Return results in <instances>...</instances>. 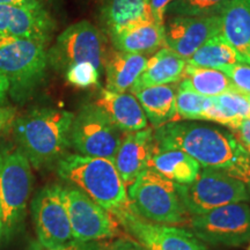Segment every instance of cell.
Listing matches in <instances>:
<instances>
[{
    "instance_id": "6da1fadb",
    "label": "cell",
    "mask_w": 250,
    "mask_h": 250,
    "mask_svg": "<svg viewBox=\"0 0 250 250\" xmlns=\"http://www.w3.org/2000/svg\"><path fill=\"white\" fill-rule=\"evenodd\" d=\"M154 145L187 153L202 167L221 170L247 183L250 154L230 131L198 122H170L153 131Z\"/></svg>"
},
{
    "instance_id": "7a4b0ae2",
    "label": "cell",
    "mask_w": 250,
    "mask_h": 250,
    "mask_svg": "<svg viewBox=\"0 0 250 250\" xmlns=\"http://www.w3.org/2000/svg\"><path fill=\"white\" fill-rule=\"evenodd\" d=\"M74 114L64 109L35 108L15 118L14 138L18 147L36 169L57 165L70 146Z\"/></svg>"
},
{
    "instance_id": "3957f363",
    "label": "cell",
    "mask_w": 250,
    "mask_h": 250,
    "mask_svg": "<svg viewBox=\"0 0 250 250\" xmlns=\"http://www.w3.org/2000/svg\"><path fill=\"white\" fill-rule=\"evenodd\" d=\"M56 166L61 179L79 188L114 217L130 208L126 187L112 160L65 153Z\"/></svg>"
},
{
    "instance_id": "277c9868",
    "label": "cell",
    "mask_w": 250,
    "mask_h": 250,
    "mask_svg": "<svg viewBox=\"0 0 250 250\" xmlns=\"http://www.w3.org/2000/svg\"><path fill=\"white\" fill-rule=\"evenodd\" d=\"M46 45L33 40L0 37V71L8 83V95L15 102L30 99L48 70Z\"/></svg>"
},
{
    "instance_id": "5b68a950",
    "label": "cell",
    "mask_w": 250,
    "mask_h": 250,
    "mask_svg": "<svg viewBox=\"0 0 250 250\" xmlns=\"http://www.w3.org/2000/svg\"><path fill=\"white\" fill-rule=\"evenodd\" d=\"M130 208L144 220L167 226H184L190 215L177 191L176 183L147 168L129 187Z\"/></svg>"
},
{
    "instance_id": "8992f818",
    "label": "cell",
    "mask_w": 250,
    "mask_h": 250,
    "mask_svg": "<svg viewBox=\"0 0 250 250\" xmlns=\"http://www.w3.org/2000/svg\"><path fill=\"white\" fill-rule=\"evenodd\" d=\"M33 189V171L20 148L0 153V205L4 237L9 240L22 227Z\"/></svg>"
},
{
    "instance_id": "52a82bcc",
    "label": "cell",
    "mask_w": 250,
    "mask_h": 250,
    "mask_svg": "<svg viewBox=\"0 0 250 250\" xmlns=\"http://www.w3.org/2000/svg\"><path fill=\"white\" fill-rule=\"evenodd\" d=\"M108 50L103 31L83 20L71 24L59 34L55 44L48 50V62L62 74L79 62H90L102 74Z\"/></svg>"
},
{
    "instance_id": "ba28073f",
    "label": "cell",
    "mask_w": 250,
    "mask_h": 250,
    "mask_svg": "<svg viewBox=\"0 0 250 250\" xmlns=\"http://www.w3.org/2000/svg\"><path fill=\"white\" fill-rule=\"evenodd\" d=\"M184 208L190 215L204 214L232 203L248 202L246 183L221 170L202 167L189 184H176Z\"/></svg>"
},
{
    "instance_id": "9c48e42d",
    "label": "cell",
    "mask_w": 250,
    "mask_h": 250,
    "mask_svg": "<svg viewBox=\"0 0 250 250\" xmlns=\"http://www.w3.org/2000/svg\"><path fill=\"white\" fill-rule=\"evenodd\" d=\"M124 134L101 108L95 103H87L74 115L70 146L81 155L114 161Z\"/></svg>"
},
{
    "instance_id": "30bf717a",
    "label": "cell",
    "mask_w": 250,
    "mask_h": 250,
    "mask_svg": "<svg viewBox=\"0 0 250 250\" xmlns=\"http://www.w3.org/2000/svg\"><path fill=\"white\" fill-rule=\"evenodd\" d=\"M189 227L203 242L212 246L239 247L250 241V206L247 202L232 203L191 215Z\"/></svg>"
},
{
    "instance_id": "8fae6325",
    "label": "cell",
    "mask_w": 250,
    "mask_h": 250,
    "mask_svg": "<svg viewBox=\"0 0 250 250\" xmlns=\"http://www.w3.org/2000/svg\"><path fill=\"white\" fill-rule=\"evenodd\" d=\"M37 242L57 249L74 241L65 203L64 187L50 184L39 190L30 204Z\"/></svg>"
},
{
    "instance_id": "7c38bea8",
    "label": "cell",
    "mask_w": 250,
    "mask_h": 250,
    "mask_svg": "<svg viewBox=\"0 0 250 250\" xmlns=\"http://www.w3.org/2000/svg\"><path fill=\"white\" fill-rule=\"evenodd\" d=\"M64 196L74 241L101 242L121 235L116 218L79 188L64 187Z\"/></svg>"
},
{
    "instance_id": "4fadbf2b",
    "label": "cell",
    "mask_w": 250,
    "mask_h": 250,
    "mask_svg": "<svg viewBox=\"0 0 250 250\" xmlns=\"http://www.w3.org/2000/svg\"><path fill=\"white\" fill-rule=\"evenodd\" d=\"M115 218L146 250H208L192 232L182 227L149 223L138 217L131 208Z\"/></svg>"
},
{
    "instance_id": "5bb4252c",
    "label": "cell",
    "mask_w": 250,
    "mask_h": 250,
    "mask_svg": "<svg viewBox=\"0 0 250 250\" xmlns=\"http://www.w3.org/2000/svg\"><path fill=\"white\" fill-rule=\"evenodd\" d=\"M56 21L40 0L23 5H0V37L33 40L48 46Z\"/></svg>"
},
{
    "instance_id": "9a60e30c",
    "label": "cell",
    "mask_w": 250,
    "mask_h": 250,
    "mask_svg": "<svg viewBox=\"0 0 250 250\" xmlns=\"http://www.w3.org/2000/svg\"><path fill=\"white\" fill-rule=\"evenodd\" d=\"M220 33V17H173L165 23L168 48L187 61L208 40Z\"/></svg>"
},
{
    "instance_id": "2e32d148",
    "label": "cell",
    "mask_w": 250,
    "mask_h": 250,
    "mask_svg": "<svg viewBox=\"0 0 250 250\" xmlns=\"http://www.w3.org/2000/svg\"><path fill=\"white\" fill-rule=\"evenodd\" d=\"M153 148L154 138L151 127L124 134L114 164L125 187L129 188L142 171L147 169Z\"/></svg>"
},
{
    "instance_id": "e0dca14e",
    "label": "cell",
    "mask_w": 250,
    "mask_h": 250,
    "mask_svg": "<svg viewBox=\"0 0 250 250\" xmlns=\"http://www.w3.org/2000/svg\"><path fill=\"white\" fill-rule=\"evenodd\" d=\"M149 0H104L100 4L101 30L110 37L131 27L153 22Z\"/></svg>"
},
{
    "instance_id": "ac0fdd59",
    "label": "cell",
    "mask_w": 250,
    "mask_h": 250,
    "mask_svg": "<svg viewBox=\"0 0 250 250\" xmlns=\"http://www.w3.org/2000/svg\"><path fill=\"white\" fill-rule=\"evenodd\" d=\"M94 103L101 108L112 123L124 133L147 127L148 121L145 112L132 93H116L103 88Z\"/></svg>"
},
{
    "instance_id": "d6986e66",
    "label": "cell",
    "mask_w": 250,
    "mask_h": 250,
    "mask_svg": "<svg viewBox=\"0 0 250 250\" xmlns=\"http://www.w3.org/2000/svg\"><path fill=\"white\" fill-rule=\"evenodd\" d=\"M147 59L145 55L109 49L103 66L105 88L116 93L131 92L145 68Z\"/></svg>"
},
{
    "instance_id": "ffe728a7",
    "label": "cell",
    "mask_w": 250,
    "mask_h": 250,
    "mask_svg": "<svg viewBox=\"0 0 250 250\" xmlns=\"http://www.w3.org/2000/svg\"><path fill=\"white\" fill-rule=\"evenodd\" d=\"M219 17L220 34L249 64L250 0H230Z\"/></svg>"
},
{
    "instance_id": "44dd1931",
    "label": "cell",
    "mask_w": 250,
    "mask_h": 250,
    "mask_svg": "<svg viewBox=\"0 0 250 250\" xmlns=\"http://www.w3.org/2000/svg\"><path fill=\"white\" fill-rule=\"evenodd\" d=\"M187 61L168 48H161L147 59L146 66L134 83L131 93L152 86L180 83Z\"/></svg>"
},
{
    "instance_id": "7402d4cb",
    "label": "cell",
    "mask_w": 250,
    "mask_h": 250,
    "mask_svg": "<svg viewBox=\"0 0 250 250\" xmlns=\"http://www.w3.org/2000/svg\"><path fill=\"white\" fill-rule=\"evenodd\" d=\"M177 89L179 83H175L147 87L133 94L139 101L153 129H158L174 122L177 117L175 104Z\"/></svg>"
},
{
    "instance_id": "603a6c76",
    "label": "cell",
    "mask_w": 250,
    "mask_h": 250,
    "mask_svg": "<svg viewBox=\"0 0 250 250\" xmlns=\"http://www.w3.org/2000/svg\"><path fill=\"white\" fill-rule=\"evenodd\" d=\"M148 168L176 184H189L199 174L202 166L183 151L154 145Z\"/></svg>"
},
{
    "instance_id": "cb8c5ba5",
    "label": "cell",
    "mask_w": 250,
    "mask_h": 250,
    "mask_svg": "<svg viewBox=\"0 0 250 250\" xmlns=\"http://www.w3.org/2000/svg\"><path fill=\"white\" fill-rule=\"evenodd\" d=\"M112 48L129 54L149 55L166 46L165 27L158 26L154 21L125 29L110 37Z\"/></svg>"
},
{
    "instance_id": "d4e9b609",
    "label": "cell",
    "mask_w": 250,
    "mask_h": 250,
    "mask_svg": "<svg viewBox=\"0 0 250 250\" xmlns=\"http://www.w3.org/2000/svg\"><path fill=\"white\" fill-rule=\"evenodd\" d=\"M179 88L190 90L205 98H214L228 92H237L232 80L224 72L190 64H187L184 67Z\"/></svg>"
},
{
    "instance_id": "484cf974",
    "label": "cell",
    "mask_w": 250,
    "mask_h": 250,
    "mask_svg": "<svg viewBox=\"0 0 250 250\" xmlns=\"http://www.w3.org/2000/svg\"><path fill=\"white\" fill-rule=\"evenodd\" d=\"M246 118H250V103L247 96L237 92H228L211 98V104L203 121L214 122L233 131Z\"/></svg>"
},
{
    "instance_id": "4316f807",
    "label": "cell",
    "mask_w": 250,
    "mask_h": 250,
    "mask_svg": "<svg viewBox=\"0 0 250 250\" xmlns=\"http://www.w3.org/2000/svg\"><path fill=\"white\" fill-rule=\"evenodd\" d=\"M187 64L219 70L227 65L246 64V62L239 52L219 33L206 41L191 57L188 58Z\"/></svg>"
},
{
    "instance_id": "83f0119b",
    "label": "cell",
    "mask_w": 250,
    "mask_h": 250,
    "mask_svg": "<svg viewBox=\"0 0 250 250\" xmlns=\"http://www.w3.org/2000/svg\"><path fill=\"white\" fill-rule=\"evenodd\" d=\"M230 0H173L167 12L173 17L219 15Z\"/></svg>"
},
{
    "instance_id": "f1b7e54d",
    "label": "cell",
    "mask_w": 250,
    "mask_h": 250,
    "mask_svg": "<svg viewBox=\"0 0 250 250\" xmlns=\"http://www.w3.org/2000/svg\"><path fill=\"white\" fill-rule=\"evenodd\" d=\"M175 104L176 114L181 120L203 121L205 111L211 104V98H205L190 90L179 88L176 92Z\"/></svg>"
},
{
    "instance_id": "f546056e",
    "label": "cell",
    "mask_w": 250,
    "mask_h": 250,
    "mask_svg": "<svg viewBox=\"0 0 250 250\" xmlns=\"http://www.w3.org/2000/svg\"><path fill=\"white\" fill-rule=\"evenodd\" d=\"M64 77L68 85L76 88L86 89L90 87L100 86V77L101 73L90 62H79L72 65L64 72Z\"/></svg>"
},
{
    "instance_id": "4dcf8cb0",
    "label": "cell",
    "mask_w": 250,
    "mask_h": 250,
    "mask_svg": "<svg viewBox=\"0 0 250 250\" xmlns=\"http://www.w3.org/2000/svg\"><path fill=\"white\" fill-rule=\"evenodd\" d=\"M232 80L237 92L243 95H250V65L233 64L219 68Z\"/></svg>"
},
{
    "instance_id": "1f68e13d",
    "label": "cell",
    "mask_w": 250,
    "mask_h": 250,
    "mask_svg": "<svg viewBox=\"0 0 250 250\" xmlns=\"http://www.w3.org/2000/svg\"><path fill=\"white\" fill-rule=\"evenodd\" d=\"M105 245L101 242H77L73 241L70 245L61 247L57 249H49L40 245L37 241L30 242L27 250H104Z\"/></svg>"
},
{
    "instance_id": "d6a6232c",
    "label": "cell",
    "mask_w": 250,
    "mask_h": 250,
    "mask_svg": "<svg viewBox=\"0 0 250 250\" xmlns=\"http://www.w3.org/2000/svg\"><path fill=\"white\" fill-rule=\"evenodd\" d=\"M173 0H149V8L154 22L160 27H165V17L167 9Z\"/></svg>"
},
{
    "instance_id": "836d02e7",
    "label": "cell",
    "mask_w": 250,
    "mask_h": 250,
    "mask_svg": "<svg viewBox=\"0 0 250 250\" xmlns=\"http://www.w3.org/2000/svg\"><path fill=\"white\" fill-rule=\"evenodd\" d=\"M240 145L250 154V118H246L235 130L230 131Z\"/></svg>"
},
{
    "instance_id": "e575fe53",
    "label": "cell",
    "mask_w": 250,
    "mask_h": 250,
    "mask_svg": "<svg viewBox=\"0 0 250 250\" xmlns=\"http://www.w3.org/2000/svg\"><path fill=\"white\" fill-rule=\"evenodd\" d=\"M104 250H146L144 247L130 237H120L114 242L105 245Z\"/></svg>"
},
{
    "instance_id": "d590c367",
    "label": "cell",
    "mask_w": 250,
    "mask_h": 250,
    "mask_svg": "<svg viewBox=\"0 0 250 250\" xmlns=\"http://www.w3.org/2000/svg\"><path fill=\"white\" fill-rule=\"evenodd\" d=\"M17 118V109L11 105H0V134L12 127Z\"/></svg>"
},
{
    "instance_id": "8d00e7d4",
    "label": "cell",
    "mask_w": 250,
    "mask_h": 250,
    "mask_svg": "<svg viewBox=\"0 0 250 250\" xmlns=\"http://www.w3.org/2000/svg\"><path fill=\"white\" fill-rule=\"evenodd\" d=\"M8 98V83L0 71V105H4Z\"/></svg>"
},
{
    "instance_id": "74e56055",
    "label": "cell",
    "mask_w": 250,
    "mask_h": 250,
    "mask_svg": "<svg viewBox=\"0 0 250 250\" xmlns=\"http://www.w3.org/2000/svg\"><path fill=\"white\" fill-rule=\"evenodd\" d=\"M34 0H0V5H23Z\"/></svg>"
},
{
    "instance_id": "f35d334b",
    "label": "cell",
    "mask_w": 250,
    "mask_h": 250,
    "mask_svg": "<svg viewBox=\"0 0 250 250\" xmlns=\"http://www.w3.org/2000/svg\"><path fill=\"white\" fill-rule=\"evenodd\" d=\"M2 237H4V223H2V210L1 205H0V242H1Z\"/></svg>"
},
{
    "instance_id": "ab89813d",
    "label": "cell",
    "mask_w": 250,
    "mask_h": 250,
    "mask_svg": "<svg viewBox=\"0 0 250 250\" xmlns=\"http://www.w3.org/2000/svg\"><path fill=\"white\" fill-rule=\"evenodd\" d=\"M246 187H247V191H248V195H249V199H250V179L248 182L246 183Z\"/></svg>"
},
{
    "instance_id": "60d3db41",
    "label": "cell",
    "mask_w": 250,
    "mask_h": 250,
    "mask_svg": "<svg viewBox=\"0 0 250 250\" xmlns=\"http://www.w3.org/2000/svg\"><path fill=\"white\" fill-rule=\"evenodd\" d=\"M95 1H96V2H98V4L100 5V4H101V2H103V1H104V0H95Z\"/></svg>"
},
{
    "instance_id": "b9f144b4",
    "label": "cell",
    "mask_w": 250,
    "mask_h": 250,
    "mask_svg": "<svg viewBox=\"0 0 250 250\" xmlns=\"http://www.w3.org/2000/svg\"><path fill=\"white\" fill-rule=\"evenodd\" d=\"M246 96H247V99H248V101L250 103V95H246Z\"/></svg>"
},
{
    "instance_id": "7bdbcfd3",
    "label": "cell",
    "mask_w": 250,
    "mask_h": 250,
    "mask_svg": "<svg viewBox=\"0 0 250 250\" xmlns=\"http://www.w3.org/2000/svg\"><path fill=\"white\" fill-rule=\"evenodd\" d=\"M248 250H250V245L248 246Z\"/></svg>"
},
{
    "instance_id": "ee69618b",
    "label": "cell",
    "mask_w": 250,
    "mask_h": 250,
    "mask_svg": "<svg viewBox=\"0 0 250 250\" xmlns=\"http://www.w3.org/2000/svg\"><path fill=\"white\" fill-rule=\"evenodd\" d=\"M249 65H250V58H249Z\"/></svg>"
},
{
    "instance_id": "f6af8a7d",
    "label": "cell",
    "mask_w": 250,
    "mask_h": 250,
    "mask_svg": "<svg viewBox=\"0 0 250 250\" xmlns=\"http://www.w3.org/2000/svg\"><path fill=\"white\" fill-rule=\"evenodd\" d=\"M50 1H54V0H50Z\"/></svg>"
}]
</instances>
